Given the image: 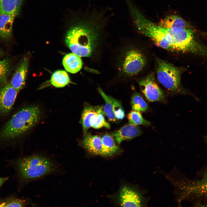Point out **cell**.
Returning a JSON list of instances; mask_svg holds the SVG:
<instances>
[{
    "label": "cell",
    "mask_w": 207,
    "mask_h": 207,
    "mask_svg": "<svg viewBox=\"0 0 207 207\" xmlns=\"http://www.w3.org/2000/svg\"><path fill=\"white\" fill-rule=\"evenodd\" d=\"M108 7L97 8L90 5L69 28L65 36L67 46L81 57L90 56L101 32L108 25L111 15Z\"/></svg>",
    "instance_id": "1"
},
{
    "label": "cell",
    "mask_w": 207,
    "mask_h": 207,
    "mask_svg": "<svg viewBox=\"0 0 207 207\" xmlns=\"http://www.w3.org/2000/svg\"><path fill=\"white\" fill-rule=\"evenodd\" d=\"M197 30L192 25L185 28H166L147 20L143 24L142 34L159 47L166 50L188 52Z\"/></svg>",
    "instance_id": "2"
},
{
    "label": "cell",
    "mask_w": 207,
    "mask_h": 207,
    "mask_svg": "<svg viewBox=\"0 0 207 207\" xmlns=\"http://www.w3.org/2000/svg\"><path fill=\"white\" fill-rule=\"evenodd\" d=\"M40 109L29 106L16 113L0 131V141H7L16 138L32 128L39 121Z\"/></svg>",
    "instance_id": "3"
},
{
    "label": "cell",
    "mask_w": 207,
    "mask_h": 207,
    "mask_svg": "<svg viewBox=\"0 0 207 207\" xmlns=\"http://www.w3.org/2000/svg\"><path fill=\"white\" fill-rule=\"evenodd\" d=\"M17 167L20 177L25 182L37 179L53 172L55 163L44 156L35 154L20 159Z\"/></svg>",
    "instance_id": "4"
},
{
    "label": "cell",
    "mask_w": 207,
    "mask_h": 207,
    "mask_svg": "<svg viewBox=\"0 0 207 207\" xmlns=\"http://www.w3.org/2000/svg\"><path fill=\"white\" fill-rule=\"evenodd\" d=\"M156 64L157 78L160 83L170 91H177L180 86L179 69L159 58L156 59Z\"/></svg>",
    "instance_id": "5"
},
{
    "label": "cell",
    "mask_w": 207,
    "mask_h": 207,
    "mask_svg": "<svg viewBox=\"0 0 207 207\" xmlns=\"http://www.w3.org/2000/svg\"><path fill=\"white\" fill-rule=\"evenodd\" d=\"M140 89L144 96L150 101H163L165 100L161 89L156 83L153 74H151L139 82Z\"/></svg>",
    "instance_id": "6"
},
{
    "label": "cell",
    "mask_w": 207,
    "mask_h": 207,
    "mask_svg": "<svg viewBox=\"0 0 207 207\" xmlns=\"http://www.w3.org/2000/svg\"><path fill=\"white\" fill-rule=\"evenodd\" d=\"M145 63L142 54L137 50L132 49L126 55L123 65V70L128 75H134L143 69Z\"/></svg>",
    "instance_id": "7"
},
{
    "label": "cell",
    "mask_w": 207,
    "mask_h": 207,
    "mask_svg": "<svg viewBox=\"0 0 207 207\" xmlns=\"http://www.w3.org/2000/svg\"><path fill=\"white\" fill-rule=\"evenodd\" d=\"M0 87V113L6 114L11 110L18 92L10 83H6Z\"/></svg>",
    "instance_id": "8"
},
{
    "label": "cell",
    "mask_w": 207,
    "mask_h": 207,
    "mask_svg": "<svg viewBox=\"0 0 207 207\" xmlns=\"http://www.w3.org/2000/svg\"><path fill=\"white\" fill-rule=\"evenodd\" d=\"M120 200L123 207H140L145 204L144 198L141 193L127 187L120 191Z\"/></svg>",
    "instance_id": "9"
},
{
    "label": "cell",
    "mask_w": 207,
    "mask_h": 207,
    "mask_svg": "<svg viewBox=\"0 0 207 207\" xmlns=\"http://www.w3.org/2000/svg\"><path fill=\"white\" fill-rule=\"evenodd\" d=\"M29 63L28 57L25 56L19 63L10 83L18 92L25 86Z\"/></svg>",
    "instance_id": "10"
},
{
    "label": "cell",
    "mask_w": 207,
    "mask_h": 207,
    "mask_svg": "<svg viewBox=\"0 0 207 207\" xmlns=\"http://www.w3.org/2000/svg\"><path fill=\"white\" fill-rule=\"evenodd\" d=\"M17 15L10 13L0 14V40L9 41L13 35V26Z\"/></svg>",
    "instance_id": "11"
},
{
    "label": "cell",
    "mask_w": 207,
    "mask_h": 207,
    "mask_svg": "<svg viewBox=\"0 0 207 207\" xmlns=\"http://www.w3.org/2000/svg\"><path fill=\"white\" fill-rule=\"evenodd\" d=\"M142 133L139 127L129 123L114 132L112 135L116 142L120 144L123 140L132 139L141 135Z\"/></svg>",
    "instance_id": "12"
},
{
    "label": "cell",
    "mask_w": 207,
    "mask_h": 207,
    "mask_svg": "<svg viewBox=\"0 0 207 207\" xmlns=\"http://www.w3.org/2000/svg\"><path fill=\"white\" fill-rule=\"evenodd\" d=\"M102 106H86L81 114V123L84 134H86L89 129L92 126L96 117Z\"/></svg>",
    "instance_id": "13"
},
{
    "label": "cell",
    "mask_w": 207,
    "mask_h": 207,
    "mask_svg": "<svg viewBox=\"0 0 207 207\" xmlns=\"http://www.w3.org/2000/svg\"><path fill=\"white\" fill-rule=\"evenodd\" d=\"M82 143L83 147L90 153L101 155L102 144L101 138L99 136L87 134L84 136Z\"/></svg>",
    "instance_id": "14"
},
{
    "label": "cell",
    "mask_w": 207,
    "mask_h": 207,
    "mask_svg": "<svg viewBox=\"0 0 207 207\" xmlns=\"http://www.w3.org/2000/svg\"><path fill=\"white\" fill-rule=\"evenodd\" d=\"M80 57L74 53L66 55L62 60L63 65L66 71L73 74L79 71L82 66Z\"/></svg>",
    "instance_id": "15"
},
{
    "label": "cell",
    "mask_w": 207,
    "mask_h": 207,
    "mask_svg": "<svg viewBox=\"0 0 207 207\" xmlns=\"http://www.w3.org/2000/svg\"><path fill=\"white\" fill-rule=\"evenodd\" d=\"M158 24L166 28H185L192 25L180 16L172 15L166 17Z\"/></svg>",
    "instance_id": "16"
},
{
    "label": "cell",
    "mask_w": 207,
    "mask_h": 207,
    "mask_svg": "<svg viewBox=\"0 0 207 207\" xmlns=\"http://www.w3.org/2000/svg\"><path fill=\"white\" fill-rule=\"evenodd\" d=\"M99 93L105 101V105L103 107V110L108 119L111 121H116V118L114 113V109L116 103L118 101L117 100L106 95L99 87L98 88Z\"/></svg>",
    "instance_id": "17"
},
{
    "label": "cell",
    "mask_w": 207,
    "mask_h": 207,
    "mask_svg": "<svg viewBox=\"0 0 207 207\" xmlns=\"http://www.w3.org/2000/svg\"><path fill=\"white\" fill-rule=\"evenodd\" d=\"M102 150L101 155L104 156L111 155L117 152L119 147L115 143L112 137L106 134L101 138Z\"/></svg>",
    "instance_id": "18"
},
{
    "label": "cell",
    "mask_w": 207,
    "mask_h": 207,
    "mask_svg": "<svg viewBox=\"0 0 207 207\" xmlns=\"http://www.w3.org/2000/svg\"><path fill=\"white\" fill-rule=\"evenodd\" d=\"M23 0H0V14L12 13L17 15Z\"/></svg>",
    "instance_id": "19"
},
{
    "label": "cell",
    "mask_w": 207,
    "mask_h": 207,
    "mask_svg": "<svg viewBox=\"0 0 207 207\" xmlns=\"http://www.w3.org/2000/svg\"><path fill=\"white\" fill-rule=\"evenodd\" d=\"M51 84L57 88L64 87L70 82L67 73L63 70H58L52 74L50 80Z\"/></svg>",
    "instance_id": "20"
},
{
    "label": "cell",
    "mask_w": 207,
    "mask_h": 207,
    "mask_svg": "<svg viewBox=\"0 0 207 207\" xmlns=\"http://www.w3.org/2000/svg\"><path fill=\"white\" fill-rule=\"evenodd\" d=\"M12 60L6 57L0 60V84L7 83V79L12 69Z\"/></svg>",
    "instance_id": "21"
},
{
    "label": "cell",
    "mask_w": 207,
    "mask_h": 207,
    "mask_svg": "<svg viewBox=\"0 0 207 207\" xmlns=\"http://www.w3.org/2000/svg\"><path fill=\"white\" fill-rule=\"evenodd\" d=\"M131 106L133 110L139 112H145L147 110L148 106L142 96L135 92L131 98Z\"/></svg>",
    "instance_id": "22"
},
{
    "label": "cell",
    "mask_w": 207,
    "mask_h": 207,
    "mask_svg": "<svg viewBox=\"0 0 207 207\" xmlns=\"http://www.w3.org/2000/svg\"><path fill=\"white\" fill-rule=\"evenodd\" d=\"M128 118L129 123L135 125H151L150 122L143 118L141 114L138 111L135 110L131 111L128 114Z\"/></svg>",
    "instance_id": "23"
},
{
    "label": "cell",
    "mask_w": 207,
    "mask_h": 207,
    "mask_svg": "<svg viewBox=\"0 0 207 207\" xmlns=\"http://www.w3.org/2000/svg\"><path fill=\"white\" fill-rule=\"evenodd\" d=\"M102 108L97 114L91 126L94 129H99L103 127L109 128L110 127L109 124L105 120L104 117L105 114Z\"/></svg>",
    "instance_id": "24"
},
{
    "label": "cell",
    "mask_w": 207,
    "mask_h": 207,
    "mask_svg": "<svg viewBox=\"0 0 207 207\" xmlns=\"http://www.w3.org/2000/svg\"><path fill=\"white\" fill-rule=\"evenodd\" d=\"M28 202L25 200L19 199H9L1 205L5 207H22L28 205Z\"/></svg>",
    "instance_id": "25"
},
{
    "label": "cell",
    "mask_w": 207,
    "mask_h": 207,
    "mask_svg": "<svg viewBox=\"0 0 207 207\" xmlns=\"http://www.w3.org/2000/svg\"><path fill=\"white\" fill-rule=\"evenodd\" d=\"M114 113L117 119H122L124 117V111L122 108L120 103L118 101L115 106Z\"/></svg>",
    "instance_id": "26"
},
{
    "label": "cell",
    "mask_w": 207,
    "mask_h": 207,
    "mask_svg": "<svg viewBox=\"0 0 207 207\" xmlns=\"http://www.w3.org/2000/svg\"><path fill=\"white\" fill-rule=\"evenodd\" d=\"M7 179V178L0 177V187Z\"/></svg>",
    "instance_id": "27"
},
{
    "label": "cell",
    "mask_w": 207,
    "mask_h": 207,
    "mask_svg": "<svg viewBox=\"0 0 207 207\" xmlns=\"http://www.w3.org/2000/svg\"><path fill=\"white\" fill-rule=\"evenodd\" d=\"M198 32L202 36L207 38V32H204L199 31Z\"/></svg>",
    "instance_id": "28"
},
{
    "label": "cell",
    "mask_w": 207,
    "mask_h": 207,
    "mask_svg": "<svg viewBox=\"0 0 207 207\" xmlns=\"http://www.w3.org/2000/svg\"><path fill=\"white\" fill-rule=\"evenodd\" d=\"M4 54V52L2 49L0 48V58L3 56Z\"/></svg>",
    "instance_id": "29"
}]
</instances>
